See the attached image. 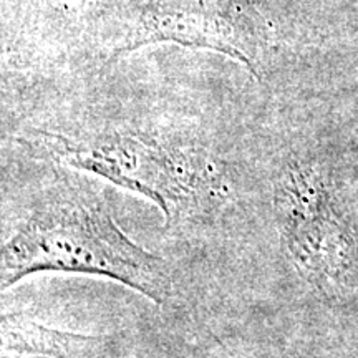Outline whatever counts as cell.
<instances>
[{
    "label": "cell",
    "instance_id": "277c9868",
    "mask_svg": "<svg viewBox=\"0 0 358 358\" xmlns=\"http://www.w3.org/2000/svg\"><path fill=\"white\" fill-rule=\"evenodd\" d=\"M2 342L7 350L50 358H95L101 338L55 330L25 313L2 315Z\"/></svg>",
    "mask_w": 358,
    "mask_h": 358
},
{
    "label": "cell",
    "instance_id": "6da1fadb",
    "mask_svg": "<svg viewBox=\"0 0 358 358\" xmlns=\"http://www.w3.org/2000/svg\"><path fill=\"white\" fill-rule=\"evenodd\" d=\"M40 271L108 277L156 303L169 295L164 262L134 244L101 199L83 194L43 203L3 245L2 290Z\"/></svg>",
    "mask_w": 358,
    "mask_h": 358
},
{
    "label": "cell",
    "instance_id": "7a4b0ae2",
    "mask_svg": "<svg viewBox=\"0 0 358 358\" xmlns=\"http://www.w3.org/2000/svg\"><path fill=\"white\" fill-rule=\"evenodd\" d=\"M40 150L65 166L108 179L145 196L169 222L179 206L192 203L219 185V176L194 151L168 146L143 133H115L77 140L50 131L35 133Z\"/></svg>",
    "mask_w": 358,
    "mask_h": 358
},
{
    "label": "cell",
    "instance_id": "5b68a950",
    "mask_svg": "<svg viewBox=\"0 0 358 358\" xmlns=\"http://www.w3.org/2000/svg\"><path fill=\"white\" fill-rule=\"evenodd\" d=\"M48 3L57 8H64V10H73V8L83 6L85 0H48Z\"/></svg>",
    "mask_w": 358,
    "mask_h": 358
},
{
    "label": "cell",
    "instance_id": "3957f363",
    "mask_svg": "<svg viewBox=\"0 0 358 358\" xmlns=\"http://www.w3.org/2000/svg\"><path fill=\"white\" fill-rule=\"evenodd\" d=\"M159 42L222 53L261 80V19L249 0H148L111 60Z\"/></svg>",
    "mask_w": 358,
    "mask_h": 358
}]
</instances>
